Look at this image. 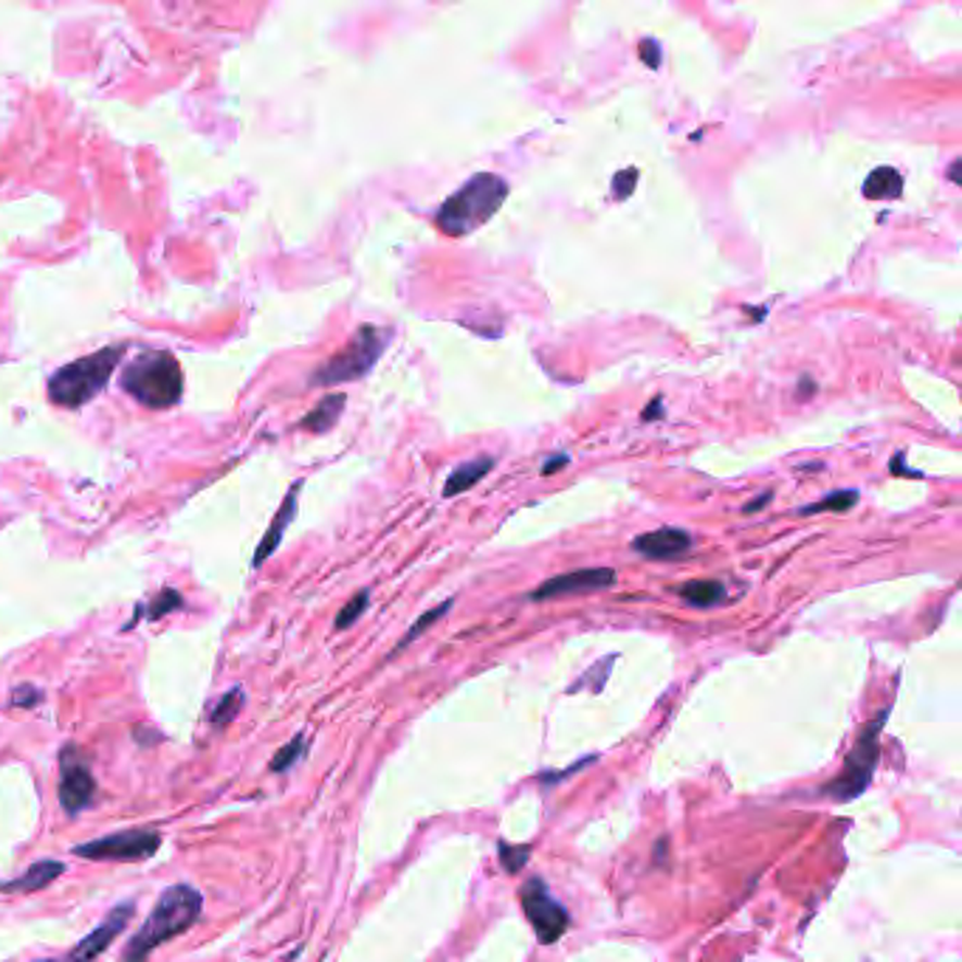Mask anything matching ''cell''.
<instances>
[{"mask_svg": "<svg viewBox=\"0 0 962 962\" xmlns=\"http://www.w3.org/2000/svg\"><path fill=\"white\" fill-rule=\"evenodd\" d=\"M201 909H204V895L198 893L195 886L176 884L164 889L162 898L155 900L153 912L148 914V921L141 923L139 932L127 940L122 962H148V957L159 946L190 932L201 917Z\"/></svg>", "mask_w": 962, "mask_h": 962, "instance_id": "obj_1", "label": "cell"}, {"mask_svg": "<svg viewBox=\"0 0 962 962\" xmlns=\"http://www.w3.org/2000/svg\"><path fill=\"white\" fill-rule=\"evenodd\" d=\"M508 198V183L494 173H478L469 181L443 201L438 210V229L450 238H460L485 224L489 218L497 215L503 201Z\"/></svg>", "mask_w": 962, "mask_h": 962, "instance_id": "obj_2", "label": "cell"}, {"mask_svg": "<svg viewBox=\"0 0 962 962\" xmlns=\"http://www.w3.org/2000/svg\"><path fill=\"white\" fill-rule=\"evenodd\" d=\"M122 387L144 407H173L183 393V372L167 351H144L122 372Z\"/></svg>", "mask_w": 962, "mask_h": 962, "instance_id": "obj_3", "label": "cell"}, {"mask_svg": "<svg viewBox=\"0 0 962 962\" xmlns=\"http://www.w3.org/2000/svg\"><path fill=\"white\" fill-rule=\"evenodd\" d=\"M122 353L125 347H105V351L71 362L63 370H56L49 381L51 401L63 404V407H83L85 401H91L107 384L111 372L119 365Z\"/></svg>", "mask_w": 962, "mask_h": 962, "instance_id": "obj_4", "label": "cell"}, {"mask_svg": "<svg viewBox=\"0 0 962 962\" xmlns=\"http://www.w3.org/2000/svg\"><path fill=\"white\" fill-rule=\"evenodd\" d=\"M387 342H390V330H381L376 325H365V328L356 330V337L344 344L342 351L333 353V356L314 372V384H344V381L365 379L367 372L372 370V365L379 362V356L384 353Z\"/></svg>", "mask_w": 962, "mask_h": 962, "instance_id": "obj_5", "label": "cell"}, {"mask_svg": "<svg viewBox=\"0 0 962 962\" xmlns=\"http://www.w3.org/2000/svg\"><path fill=\"white\" fill-rule=\"evenodd\" d=\"M886 717H889V709L881 711V714L875 717V723L864 725V731L858 734L856 745H852L850 754H847L844 771L824 787L827 796H833V799L838 801H850L870 787L872 771H875L881 757V729H884Z\"/></svg>", "mask_w": 962, "mask_h": 962, "instance_id": "obj_6", "label": "cell"}, {"mask_svg": "<svg viewBox=\"0 0 962 962\" xmlns=\"http://www.w3.org/2000/svg\"><path fill=\"white\" fill-rule=\"evenodd\" d=\"M162 847V833L153 827H134L111 833V836L93 838L74 847V856L85 861H116V864H134L148 861Z\"/></svg>", "mask_w": 962, "mask_h": 962, "instance_id": "obj_7", "label": "cell"}, {"mask_svg": "<svg viewBox=\"0 0 962 962\" xmlns=\"http://www.w3.org/2000/svg\"><path fill=\"white\" fill-rule=\"evenodd\" d=\"M520 900L522 909H526L528 914V923L534 926L540 942L550 946V942H556L565 932H568L570 926L568 912L550 898L548 886H545V881L542 878H528L520 889Z\"/></svg>", "mask_w": 962, "mask_h": 962, "instance_id": "obj_8", "label": "cell"}, {"mask_svg": "<svg viewBox=\"0 0 962 962\" xmlns=\"http://www.w3.org/2000/svg\"><path fill=\"white\" fill-rule=\"evenodd\" d=\"M60 805L68 815L83 813L85 808H91L93 799H97V780H93L91 765L85 762V757L79 754L77 745H65L63 757H60Z\"/></svg>", "mask_w": 962, "mask_h": 962, "instance_id": "obj_9", "label": "cell"}, {"mask_svg": "<svg viewBox=\"0 0 962 962\" xmlns=\"http://www.w3.org/2000/svg\"><path fill=\"white\" fill-rule=\"evenodd\" d=\"M134 914H136V903L134 900H125L119 907H113L111 912L105 914V921L99 923L91 935L85 937L71 954L60 957V960H40V962H93L97 957H102L107 949H111V942L125 932L127 923L134 921Z\"/></svg>", "mask_w": 962, "mask_h": 962, "instance_id": "obj_10", "label": "cell"}, {"mask_svg": "<svg viewBox=\"0 0 962 962\" xmlns=\"http://www.w3.org/2000/svg\"><path fill=\"white\" fill-rule=\"evenodd\" d=\"M612 584H616V570L610 568L573 570V573H565V577H554L548 579V582H542L528 598H531V602H545V598L570 596V593L607 591Z\"/></svg>", "mask_w": 962, "mask_h": 962, "instance_id": "obj_11", "label": "cell"}, {"mask_svg": "<svg viewBox=\"0 0 962 962\" xmlns=\"http://www.w3.org/2000/svg\"><path fill=\"white\" fill-rule=\"evenodd\" d=\"M692 545L695 540L681 528H658L653 534H641L633 540V550L646 559H678L692 550Z\"/></svg>", "mask_w": 962, "mask_h": 962, "instance_id": "obj_12", "label": "cell"}, {"mask_svg": "<svg viewBox=\"0 0 962 962\" xmlns=\"http://www.w3.org/2000/svg\"><path fill=\"white\" fill-rule=\"evenodd\" d=\"M63 872H65L63 861H37V864H31L26 872H23L21 878L0 881V893L3 895L40 893V889H46V886L54 884V881L60 878Z\"/></svg>", "mask_w": 962, "mask_h": 962, "instance_id": "obj_13", "label": "cell"}, {"mask_svg": "<svg viewBox=\"0 0 962 962\" xmlns=\"http://www.w3.org/2000/svg\"><path fill=\"white\" fill-rule=\"evenodd\" d=\"M492 469H494L492 455L471 457V460H466V464H460L455 471H452L446 485H443V497H455V494L460 492H469L471 485H478Z\"/></svg>", "mask_w": 962, "mask_h": 962, "instance_id": "obj_14", "label": "cell"}, {"mask_svg": "<svg viewBox=\"0 0 962 962\" xmlns=\"http://www.w3.org/2000/svg\"><path fill=\"white\" fill-rule=\"evenodd\" d=\"M296 492H300V485H294V489H291L289 497H286V503H282L280 511H277L275 522H271V528H268V534L263 536L261 548H257V556H254V568H261V565L266 562V556L271 554V550H275L277 545H280L282 531H286V528L291 526V517H294V508H296Z\"/></svg>", "mask_w": 962, "mask_h": 962, "instance_id": "obj_15", "label": "cell"}, {"mask_svg": "<svg viewBox=\"0 0 962 962\" xmlns=\"http://www.w3.org/2000/svg\"><path fill=\"white\" fill-rule=\"evenodd\" d=\"M900 192H903V178L893 167L872 169L864 181V198L870 201H895L900 198Z\"/></svg>", "mask_w": 962, "mask_h": 962, "instance_id": "obj_16", "label": "cell"}, {"mask_svg": "<svg viewBox=\"0 0 962 962\" xmlns=\"http://www.w3.org/2000/svg\"><path fill=\"white\" fill-rule=\"evenodd\" d=\"M678 596L692 607H714L725 602V587L714 579H697V582H686L678 587Z\"/></svg>", "mask_w": 962, "mask_h": 962, "instance_id": "obj_17", "label": "cell"}, {"mask_svg": "<svg viewBox=\"0 0 962 962\" xmlns=\"http://www.w3.org/2000/svg\"><path fill=\"white\" fill-rule=\"evenodd\" d=\"M342 407H344V395L342 393L328 395V398L319 401V407L314 409V413L305 415L303 427L311 429V432H325V429H330V427H333V423L339 421V415H342Z\"/></svg>", "mask_w": 962, "mask_h": 962, "instance_id": "obj_18", "label": "cell"}, {"mask_svg": "<svg viewBox=\"0 0 962 962\" xmlns=\"http://www.w3.org/2000/svg\"><path fill=\"white\" fill-rule=\"evenodd\" d=\"M243 702H246V695H243V688H232L229 695L220 697V700L215 702V709L210 711L212 729H215V731L226 729V725L232 723L235 717H238V711L243 709Z\"/></svg>", "mask_w": 962, "mask_h": 962, "instance_id": "obj_19", "label": "cell"}, {"mask_svg": "<svg viewBox=\"0 0 962 962\" xmlns=\"http://www.w3.org/2000/svg\"><path fill=\"white\" fill-rule=\"evenodd\" d=\"M305 748H308V737H303V734L291 739L289 745H282L280 751L275 754V759H271V771L286 773L289 768H294L305 757Z\"/></svg>", "mask_w": 962, "mask_h": 962, "instance_id": "obj_20", "label": "cell"}, {"mask_svg": "<svg viewBox=\"0 0 962 962\" xmlns=\"http://www.w3.org/2000/svg\"><path fill=\"white\" fill-rule=\"evenodd\" d=\"M450 610H452V598H450V602H443V605L432 607V610H429V612H423L421 619H418L413 626H409V633L398 641V646H395V653H393V655H398L401 649H404V646H409L415 638H418V635L427 633L429 626L435 624L438 619H443V616H446V612H450Z\"/></svg>", "mask_w": 962, "mask_h": 962, "instance_id": "obj_21", "label": "cell"}, {"mask_svg": "<svg viewBox=\"0 0 962 962\" xmlns=\"http://www.w3.org/2000/svg\"><path fill=\"white\" fill-rule=\"evenodd\" d=\"M858 503V492H833L813 506L799 508V514H819V511H847Z\"/></svg>", "mask_w": 962, "mask_h": 962, "instance_id": "obj_22", "label": "cell"}, {"mask_svg": "<svg viewBox=\"0 0 962 962\" xmlns=\"http://www.w3.org/2000/svg\"><path fill=\"white\" fill-rule=\"evenodd\" d=\"M531 858V847L520 844V847H511V844L499 841V861H503V870L506 872H520Z\"/></svg>", "mask_w": 962, "mask_h": 962, "instance_id": "obj_23", "label": "cell"}, {"mask_svg": "<svg viewBox=\"0 0 962 962\" xmlns=\"http://www.w3.org/2000/svg\"><path fill=\"white\" fill-rule=\"evenodd\" d=\"M367 605H370V593L367 591L356 593V596H353L351 602L342 607V612L337 616V630H347L353 621H358V616L367 610Z\"/></svg>", "mask_w": 962, "mask_h": 962, "instance_id": "obj_24", "label": "cell"}, {"mask_svg": "<svg viewBox=\"0 0 962 962\" xmlns=\"http://www.w3.org/2000/svg\"><path fill=\"white\" fill-rule=\"evenodd\" d=\"M181 605H183V598L178 596L176 591H164L162 596H155L153 605L148 607V619L150 621L162 619V616H167L169 610H178V607H181Z\"/></svg>", "mask_w": 962, "mask_h": 962, "instance_id": "obj_25", "label": "cell"}, {"mask_svg": "<svg viewBox=\"0 0 962 962\" xmlns=\"http://www.w3.org/2000/svg\"><path fill=\"white\" fill-rule=\"evenodd\" d=\"M40 702H42V692L35 686H17L12 692V706H17V709H35Z\"/></svg>", "mask_w": 962, "mask_h": 962, "instance_id": "obj_26", "label": "cell"}, {"mask_svg": "<svg viewBox=\"0 0 962 962\" xmlns=\"http://www.w3.org/2000/svg\"><path fill=\"white\" fill-rule=\"evenodd\" d=\"M641 60L646 63V68L658 71L660 68V60H663V51L655 40H641Z\"/></svg>", "mask_w": 962, "mask_h": 962, "instance_id": "obj_27", "label": "cell"}, {"mask_svg": "<svg viewBox=\"0 0 962 962\" xmlns=\"http://www.w3.org/2000/svg\"><path fill=\"white\" fill-rule=\"evenodd\" d=\"M635 178H638V173H635V169H626V173H619V176H616V181H612V190H616V198H626V195H630V192L635 190Z\"/></svg>", "mask_w": 962, "mask_h": 962, "instance_id": "obj_28", "label": "cell"}, {"mask_svg": "<svg viewBox=\"0 0 962 962\" xmlns=\"http://www.w3.org/2000/svg\"><path fill=\"white\" fill-rule=\"evenodd\" d=\"M889 471H893V474H900V478H926L923 471L909 469V466H907V455H903V452L893 457V464H889Z\"/></svg>", "mask_w": 962, "mask_h": 962, "instance_id": "obj_29", "label": "cell"}, {"mask_svg": "<svg viewBox=\"0 0 962 962\" xmlns=\"http://www.w3.org/2000/svg\"><path fill=\"white\" fill-rule=\"evenodd\" d=\"M568 464H570V455H565V452H562V455H554V457H550V460H548V464L542 466V474H545V478H550V474H554V471L565 469V466H568Z\"/></svg>", "mask_w": 962, "mask_h": 962, "instance_id": "obj_30", "label": "cell"}, {"mask_svg": "<svg viewBox=\"0 0 962 962\" xmlns=\"http://www.w3.org/2000/svg\"><path fill=\"white\" fill-rule=\"evenodd\" d=\"M771 497H773V494H771V492L759 494V497H757V499H751V503H745V506H743V511H745V514H754V511H759V508H765V506H768V503H771Z\"/></svg>", "mask_w": 962, "mask_h": 962, "instance_id": "obj_31", "label": "cell"}, {"mask_svg": "<svg viewBox=\"0 0 962 962\" xmlns=\"http://www.w3.org/2000/svg\"><path fill=\"white\" fill-rule=\"evenodd\" d=\"M655 418H663V409H660V398H655L649 404V409H644V421H655Z\"/></svg>", "mask_w": 962, "mask_h": 962, "instance_id": "obj_32", "label": "cell"}, {"mask_svg": "<svg viewBox=\"0 0 962 962\" xmlns=\"http://www.w3.org/2000/svg\"><path fill=\"white\" fill-rule=\"evenodd\" d=\"M960 167H962V162H960V159H954V162H951V167H949L951 183H960Z\"/></svg>", "mask_w": 962, "mask_h": 962, "instance_id": "obj_33", "label": "cell"}]
</instances>
